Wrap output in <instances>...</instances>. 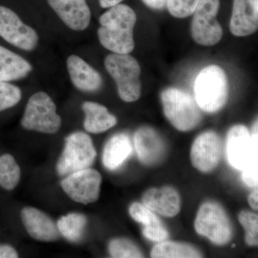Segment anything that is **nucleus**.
<instances>
[{
	"label": "nucleus",
	"instance_id": "nucleus-7",
	"mask_svg": "<svg viewBox=\"0 0 258 258\" xmlns=\"http://www.w3.org/2000/svg\"><path fill=\"white\" fill-rule=\"evenodd\" d=\"M227 160L232 167L242 171L252 159L258 158L257 121L252 133L243 125L232 127L227 134L226 142Z\"/></svg>",
	"mask_w": 258,
	"mask_h": 258
},
{
	"label": "nucleus",
	"instance_id": "nucleus-1",
	"mask_svg": "<svg viewBox=\"0 0 258 258\" xmlns=\"http://www.w3.org/2000/svg\"><path fill=\"white\" fill-rule=\"evenodd\" d=\"M98 40L113 53L129 54L134 48V29L137 15L132 8L118 4L110 8L99 18Z\"/></svg>",
	"mask_w": 258,
	"mask_h": 258
},
{
	"label": "nucleus",
	"instance_id": "nucleus-18",
	"mask_svg": "<svg viewBox=\"0 0 258 258\" xmlns=\"http://www.w3.org/2000/svg\"><path fill=\"white\" fill-rule=\"evenodd\" d=\"M134 144L139 160L144 164H154L164 154V142L159 134L151 127H142L136 132Z\"/></svg>",
	"mask_w": 258,
	"mask_h": 258
},
{
	"label": "nucleus",
	"instance_id": "nucleus-12",
	"mask_svg": "<svg viewBox=\"0 0 258 258\" xmlns=\"http://www.w3.org/2000/svg\"><path fill=\"white\" fill-rule=\"evenodd\" d=\"M222 155V139L214 132L200 134L191 147V164L202 172H210L215 169Z\"/></svg>",
	"mask_w": 258,
	"mask_h": 258
},
{
	"label": "nucleus",
	"instance_id": "nucleus-35",
	"mask_svg": "<svg viewBox=\"0 0 258 258\" xmlns=\"http://www.w3.org/2000/svg\"><path fill=\"white\" fill-rule=\"evenodd\" d=\"M123 0H99L100 5L103 8H110L119 4Z\"/></svg>",
	"mask_w": 258,
	"mask_h": 258
},
{
	"label": "nucleus",
	"instance_id": "nucleus-10",
	"mask_svg": "<svg viewBox=\"0 0 258 258\" xmlns=\"http://www.w3.org/2000/svg\"><path fill=\"white\" fill-rule=\"evenodd\" d=\"M102 177L96 169L87 168L67 175L60 182L61 187L71 200L88 205L98 200Z\"/></svg>",
	"mask_w": 258,
	"mask_h": 258
},
{
	"label": "nucleus",
	"instance_id": "nucleus-15",
	"mask_svg": "<svg viewBox=\"0 0 258 258\" xmlns=\"http://www.w3.org/2000/svg\"><path fill=\"white\" fill-rule=\"evenodd\" d=\"M258 28V0H234L230 32L237 37L253 34Z\"/></svg>",
	"mask_w": 258,
	"mask_h": 258
},
{
	"label": "nucleus",
	"instance_id": "nucleus-2",
	"mask_svg": "<svg viewBox=\"0 0 258 258\" xmlns=\"http://www.w3.org/2000/svg\"><path fill=\"white\" fill-rule=\"evenodd\" d=\"M195 101L200 109L215 113L225 106L228 98V79L224 70L216 64L205 68L194 85Z\"/></svg>",
	"mask_w": 258,
	"mask_h": 258
},
{
	"label": "nucleus",
	"instance_id": "nucleus-30",
	"mask_svg": "<svg viewBox=\"0 0 258 258\" xmlns=\"http://www.w3.org/2000/svg\"><path fill=\"white\" fill-rule=\"evenodd\" d=\"M242 181L249 187H257L258 158L252 159L242 170Z\"/></svg>",
	"mask_w": 258,
	"mask_h": 258
},
{
	"label": "nucleus",
	"instance_id": "nucleus-3",
	"mask_svg": "<svg viewBox=\"0 0 258 258\" xmlns=\"http://www.w3.org/2000/svg\"><path fill=\"white\" fill-rule=\"evenodd\" d=\"M164 115L174 128L188 132L203 119L202 110L189 93L176 88H166L161 93Z\"/></svg>",
	"mask_w": 258,
	"mask_h": 258
},
{
	"label": "nucleus",
	"instance_id": "nucleus-22",
	"mask_svg": "<svg viewBox=\"0 0 258 258\" xmlns=\"http://www.w3.org/2000/svg\"><path fill=\"white\" fill-rule=\"evenodd\" d=\"M87 218L83 214L71 213L59 219L57 226L60 235L71 242H79L82 240Z\"/></svg>",
	"mask_w": 258,
	"mask_h": 258
},
{
	"label": "nucleus",
	"instance_id": "nucleus-20",
	"mask_svg": "<svg viewBox=\"0 0 258 258\" xmlns=\"http://www.w3.org/2000/svg\"><path fill=\"white\" fill-rule=\"evenodd\" d=\"M86 118L84 128L91 134L103 133L116 125L117 118L106 107L96 102L86 101L82 105Z\"/></svg>",
	"mask_w": 258,
	"mask_h": 258
},
{
	"label": "nucleus",
	"instance_id": "nucleus-21",
	"mask_svg": "<svg viewBox=\"0 0 258 258\" xmlns=\"http://www.w3.org/2000/svg\"><path fill=\"white\" fill-rule=\"evenodd\" d=\"M28 61L0 45V81L9 82L26 77L32 71Z\"/></svg>",
	"mask_w": 258,
	"mask_h": 258
},
{
	"label": "nucleus",
	"instance_id": "nucleus-34",
	"mask_svg": "<svg viewBox=\"0 0 258 258\" xmlns=\"http://www.w3.org/2000/svg\"><path fill=\"white\" fill-rule=\"evenodd\" d=\"M249 205L254 210H257L258 208V191L257 188L253 192L250 194L248 198Z\"/></svg>",
	"mask_w": 258,
	"mask_h": 258
},
{
	"label": "nucleus",
	"instance_id": "nucleus-11",
	"mask_svg": "<svg viewBox=\"0 0 258 258\" xmlns=\"http://www.w3.org/2000/svg\"><path fill=\"white\" fill-rule=\"evenodd\" d=\"M0 37L26 51L33 50L38 42L36 31L23 23L15 12L4 6H0Z\"/></svg>",
	"mask_w": 258,
	"mask_h": 258
},
{
	"label": "nucleus",
	"instance_id": "nucleus-23",
	"mask_svg": "<svg viewBox=\"0 0 258 258\" xmlns=\"http://www.w3.org/2000/svg\"><path fill=\"white\" fill-rule=\"evenodd\" d=\"M151 257L156 258L201 257V253L192 246L176 242H162L156 244L151 252Z\"/></svg>",
	"mask_w": 258,
	"mask_h": 258
},
{
	"label": "nucleus",
	"instance_id": "nucleus-26",
	"mask_svg": "<svg viewBox=\"0 0 258 258\" xmlns=\"http://www.w3.org/2000/svg\"><path fill=\"white\" fill-rule=\"evenodd\" d=\"M239 221L245 231V242L249 246L257 245L258 242L257 215L249 211H242Z\"/></svg>",
	"mask_w": 258,
	"mask_h": 258
},
{
	"label": "nucleus",
	"instance_id": "nucleus-19",
	"mask_svg": "<svg viewBox=\"0 0 258 258\" xmlns=\"http://www.w3.org/2000/svg\"><path fill=\"white\" fill-rule=\"evenodd\" d=\"M132 150V142L127 134H115L108 140L103 149V165L109 170L118 169L130 157Z\"/></svg>",
	"mask_w": 258,
	"mask_h": 258
},
{
	"label": "nucleus",
	"instance_id": "nucleus-16",
	"mask_svg": "<svg viewBox=\"0 0 258 258\" xmlns=\"http://www.w3.org/2000/svg\"><path fill=\"white\" fill-rule=\"evenodd\" d=\"M142 202L144 206L162 216H176L181 208L179 193L171 186L147 190L142 198Z\"/></svg>",
	"mask_w": 258,
	"mask_h": 258
},
{
	"label": "nucleus",
	"instance_id": "nucleus-32",
	"mask_svg": "<svg viewBox=\"0 0 258 258\" xmlns=\"http://www.w3.org/2000/svg\"><path fill=\"white\" fill-rule=\"evenodd\" d=\"M18 253L16 249L9 244H0V258H17Z\"/></svg>",
	"mask_w": 258,
	"mask_h": 258
},
{
	"label": "nucleus",
	"instance_id": "nucleus-33",
	"mask_svg": "<svg viewBox=\"0 0 258 258\" xmlns=\"http://www.w3.org/2000/svg\"><path fill=\"white\" fill-rule=\"evenodd\" d=\"M144 4L151 9L161 10L166 7L167 0H142Z\"/></svg>",
	"mask_w": 258,
	"mask_h": 258
},
{
	"label": "nucleus",
	"instance_id": "nucleus-13",
	"mask_svg": "<svg viewBox=\"0 0 258 258\" xmlns=\"http://www.w3.org/2000/svg\"><path fill=\"white\" fill-rule=\"evenodd\" d=\"M22 222L29 235L40 242H53L60 239L57 226L48 215L38 209L27 207L22 210Z\"/></svg>",
	"mask_w": 258,
	"mask_h": 258
},
{
	"label": "nucleus",
	"instance_id": "nucleus-24",
	"mask_svg": "<svg viewBox=\"0 0 258 258\" xmlns=\"http://www.w3.org/2000/svg\"><path fill=\"white\" fill-rule=\"evenodd\" d=\"M21 171L20 166L11 154L0 157V186L8 191L15 189L20 182Z\"/></svg>",
	"mask_w": 258,
	"mask_h": 258
},
{
	"label": "nucleus",
	"instance_id": "nucleus-14",
	"mask_svg": "<svg viewBox=\"0 0 258 258\" xmlns=\"http://www.w3.org/2000/svg\"><path fill=\"white\" fill-rule=\"evenodd\" d=\"M47 3L69 28L83 31L89 26L91 13L86 0H47Z\"/></svg>",
	"mask_w": 258,
	"mask_h": 258
},
{
	"label": "nucleus",
	"instance_id": "nucleus-29",
	"mask_svg": "<svg viewBox=\"0 0 258 258\" xmlns=\"http://www.w3.org/2000/svg\"><path fill=\"white\" fill-rule=\"evenodd\" d=\"M200 0H167L166 7L174 18H185L193 14Z\"/></svg>",
	"mask_w": 258,
	"mask_h": 258
},
{
	"label": "nucleus",
	"instance_id": "nucleus-4",
	"mask_svg": "<svg viewBox=\"0 0 258 258\" xmlns=\"http://www.w3.org/2000/svg\"><path fill=\"white\" fill-rule=\"evenodd\" d=\"M105 67L115 81L120 98L134 102L142 93L141 69L139 62L129 54L112 53L105 59Z\"/></svg>",
	"mask_w": 258,
	"mask_h": 258
},
{
	"label": "nucleus",
	"instance_id": "nucleus-28",
	"mask_svg": "<svg viewBox=\"0 0 258 258\" xmlns=\"http://www.w3.org/2000/svg\"><path fill=\"white\" fill-rule=\"evenodd\" d=\"M129 213L134 220L142 223L144 227H157L161 226V222L155 214L153 213L152 210L142 204H132L129 208Z\"/></svg>",
	"mask_w": 258,
	"mask_h": 258
},
{
	"label": "nucleus",
	"instance_id": "nucleus-5",
	"mask_svg": "<svg viewBox=\"0 0 258 258\" xmlns=\"http://www.w3.org/2000/svg\"><path fill=\"white\" fill-rule=\"evenodd\" d=\"M96 155L90 136L81 132H75L64 139L63 152L57 161L56 170L62 176L87 169L92 166Z\"/></svg>",
	"mask_w": 258,
	"mask_h": 258
},
{
	"label": "nucleus",
	"instance_id": "nucleus-31",
	"mask_svg": "<svg viewBox=\"0 0 258 258\" xmlns=\"http://www.w3.org/2000/svg\"><path fill=\"white\" fill-rule=\"evenodd\" d=\"M143 234L144 237L155 242H162L169 237V233L162 226L157 227H144Z\"/></svg>",
	"mask_w": 258,
	"mask_h": 258
},
{
	"label": "nucleus",
	"instance_id": "nucleus-6",
	"mask_svg": "<svg viewBox=\"0 0 258 258\" xmlns=\"http://www.w3.org/2000/svg\"><path fill=\"white\" fill-rule=\"evenodd\" d=\"M61 118L57 113L55 103L45 92L30 97L21 120L24 128L40 133L54 134L58 132Z\"/></svg>",
	"mask_w": 258,
	"mask_h": 258
},
{
	"label": "nucleus",
	"instance_id": "nucleus-25",
	"mask_svg": "<svg viewBox=\"0 0 258 258\" xmlns=\"http://www.w3.org/2000/svg\"><path fill=\"white\" fill-rule=\"evenodd\" d=\"M108 250L112 257L139 258L143 257L140 249L132 241L125 238H117L111 240Z\"/></svg>",
	"mask_w": 258,
	"mask_h": 258
},
{
	"label": "nucleus",
	"instance_id": "nucleus-8",
	"mask_svg": "<svg viewBox=\"0 0 258 258\" xmlns=\"http://www.w3.org/2000/svg\"><path fill=\"white\" fill-rule=\"evenodd\" d=\"M220 7V0H200L191 20V36L197 43L212 46L222 40L223 30L216 19Z\"/></svg>",
	"mask_w": 258,
	"mask_h": 258
},
{
	"label": "nucleus",
	"instance_id": "nucleus-9",
	"mask_svg": "<svg viewBox=\"0 0 258 258\" xmlns=\"http://www.w3.org/2000/svg\"><path fill=\"white\" fill-rule=\"evenodd\" d=\"M195 230L217 244L230 242L232 225L224 209L218 204L206 203L202 205L195 220Z\"/></svg>",
	"mask_w": 258,
	"mask_h": 258
},
{
	"label": "nucleus",
	"instance_id": "nucleus-27",
	"mask_svg": "<svg viewBox=\"0 0 258 258\" xmlns=\"http://www.w3.org/2000/svg\"><path fill=\"white\" fill-rule=\"evenodd\" d=\"M21 98L20 88L11 83L0 81V112L16 106Z\"/></svg>",
	"mask_w": 258,
	"mask_h": 258
},
{
	"label": "nucleus",
	"instance_id": "nucleus-17",
	"mask_svg": "<svg viewBox=\"0 0 258 258\" xmlns=\"http://www.w3.org/2000/svg\"><path fill=\"white\" fill-rule=\"evenodd\" d=\"M67 68L75 87L83 92H95L103 85L99 73L78 55L69 56Z\"/></svg>",
	"mask_w": 258,
	"mask_h": 258
}]
</instances>
